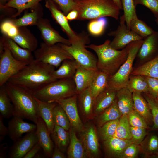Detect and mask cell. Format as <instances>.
Instances as JSON below:
<instances>
[{"label":"cell","instance_id":"6da1fadb","mask_svg":"<svg viewBox=\"0 0 158 158\" xmlns=\"http://www.w3.org/2000/svg\"><path fill=\"white\" fill-rule=\"evenodd\" d=\"M55 67L35 59L7 82L20 87L32 94L57 79L53 77Z\"/></svg>","mask_w":158,"mask_h":158},{"label":"cell","instance_id":"7a4b0ae2","mask_svg":"<svg viewBox=\"0 0 158 158\" xmlns=\"http://www.w3.org/2000/svg\"><path fill=\"white\" fill-rule=\"evenodd\" d=\"M110 41L107 40L99 45L91 44L85 46L93 50L97 54L98 59L97 68L109 76L114 74L126 60L131 42L126 47L119 50L112 47Z\"/></svg>","mask_w":158,"mask_h":158},{"label":"cell","instance_id":"3957f363","mask_svg":"<svg viewBox=\"0 0 158 158\" xmlns=\"http://www.w3.org/2000/svg\"><path fill=\"white\" fill-rule=\"evenodd\" d=\"M4 85L13 106V116L27 119L35 124L40 117L33 95L8 82Z\"/></svg>","mask_w":158,"mask_h":158},{"label":"cell","instance_id":"277c9868","mask_svg":"<svg viewBox=\"0 0 158 158\" xmlns=\"http://www.w3.org/2000/svg\"><path fill=\"white\" fill-rule=\"evenodd\" d=\"M77 20H90L110 17L118 20L120 10L113 0H74Z\"/></svg>","mask_w":158,"mask_h":158},{"label":"cell","instance_id":"5b68a950","mask_svg":"<svg viewBox=\"0 0 158 158\" xmlns=\"http://www.w3.org/2000/svg\"><path fill=\"white\" fill-rule=\"evenodd\" d=\"M77 93L73 78L58 79L32 94L37 99L48 102H56Z\"/></svg>","mask_w":158,"mask_h":158},{"label":"cell","instance_id":"8992f818","mask_svg":"<svg viewBox=\"0 0 158 158\" xmlns=\"http://www.w3.org/2000/svg\"><path fill=\"white\" fill-rule=\"evenodd\" d=\"M143 40H136L131 42L126 60L114 74L109 76L108 87L116 91L127 87L133 69L134 62Z\"/></svg>","mask_w":158,"mask_h":158},{"label":"cell","instance_id":"52a82bcc","mask_svg":"<svg viewBox=\"0 0 158 158\" xmlns=\"http://www.w3.org/2000/svg\"><path fill=\"white\" fill-rule=\"evenodd\" d=\"M35 59L43 63L58 68L62 61L67 59H73L61 46L60 43L49 45L44 42L34 51Z\"/></svg>","mask_w":158,"mask_h":158},{"label":"cell","instance_id":"ba28073f","mask_svg":"<svg viewBox=\"0 0 158 158\" xmlns=\"http://www.w3.org/2000/svg\"><path fill=\"white\" fill-rule=\"evenodd\" d=\"M60 44L79 66L88 69L98 70L97 59L94 54L86 49L85 43L78 42L71 45Z\"/></svg>","mask_w":158,"mask_h":158},{"label":"cell","instance_id":"9c48e42d","mask_svg":"<svg viewBox=\"0 0 158 158\" xmlns=\"http://www.w3.org/2000/svg\"><path fill=\"white\" fill-rule=\"evenodd\" d=\"M45 6L51 13L52 16L61 26L68 37L71 45L74 43L87 41L88 35L85 32L76 33L71 27L66 16L51 0H45Z\"/></svg>","mask_w":158,"mask_h":158},{"label":"cell","instance_id":"30bf717a","mask_svg":"<svg viewBox=\"0 0 158 158\" xmlns=\"http://www.w3.org/2000/svg\"><path fill=\"white\" fill-rule=\"evenodd\" d=\"M0 55V87L29 63L15 59L6 47Z\"/></svg>","mask_w":158,"mask_h":158},{"label":"cell","instance_id":"8fae6325","mask_svg":"<svg viewBox=\"0 0 158 158\" xmlns=\"http://www.w3.org/2000/svg\"><path fill=\"white\" fill-rule=\"evenodd\" d=\"M120 20L119 24L117 29L108 34L110 36L114 37L110 43L112 47L117 50L122 49L132 42L144 39L128 28L123 15L120 17Z\"/></svg>","mask_w":158,"mask_h":158},{"label":"cell","instance_id":"7c38bea8","mask_svg":"<svg viewBox=\"0 0 158 158\" xmlns=\"http://www.w3.org/2000/svg\"><path fill=\"white\" fill-rule=\"evenodd\" d=\"M38 142L36 130L26 133L24 136L13 142L9 147L7 157L23 158Z\"/></svg>","mask_w":158,"mask_h":158},{"label":"cell","instance_id":"4fadbf2b","mask_svg":"<svg viewBox=\"0 0 158 158\" xmlns=\"http://www.w3.org/2000/svg\"><path fill=\"white\" fill-rule=\"evenodd\" d=\"M78 94L56 102L60 105L66 114L71 127L76 131L80 132L83 130V125L79 115L77 106Z\"/></svg>","mask_w":158,"mask_h":158},{"label":"cell","instance_id":"5bb4252c","mask_svg":"<svg viewBox=\"0 0 158 158\" xmlns=\"http://www.w3.org/2000/svg\"><path fill=\"white\" fill-rule=\"evenodd\" d=\"M82 141L87 157H97L99 153V144L96 129L92 124L84 126L80 132Z\"/></svg>","mask_w":158,"mask_h":158},{"label":"cell","instance_id":"9a60e30c","mask_svg":"<svg viewBox=\"0 0 158 158\" xmlns=\"http://www.w3.org/2000/svg\"><path fill=\"white\" fill-rule=\"evenodd\" d=\"M37 26L44 42L47 44L52 45L60 43L71 45L69 40L61 36L52 26L48 19L42 18Z\"/></svg>","mask_w":158,"mask_h":158},{"label":"cell","instance_id":"2e32d148","mask_svg":"<svg viewBox=\"0 0 158 158\" xmlns=\"http://www.w3.org/2000/svg\"><path fill=\"white\" fill-rule=\"evenodd\" d=\"M23 119L20 117L13 116L8 121V135L13 142L21 137L24 133L36 130V124L26 122Z\"/></svg>","mask_w":158,"mask_h":158},{"label":"cell","instance_id":"e0dca14e","mask_svg":"<svg viewBox=\"0 0 158 158\" xmlns=\"http://www.w3.org/2000/svg\"><path fill=\"white\" fill-rule=\"evenodd\" d=\"M158 47V33L154 32L143 40L136 56L142 64L150 60L157 51Z\"/></svg>","mask_w":158,"mask_h":158},{"label":"cell","instance_id":"ac0fdd59","mask_svg":"<svg viewBox=\"0 0 158 158\" xmlns=\"http://www.w3.org/2000/svg\"><path fill=\"white\" fill-rule=\"evenodd\" d=\"M35 124L36 133L43 152L46 156L51 157L53 152V145L50 134L44 121L41 117Z\"/></svg>","mask_w":158,"mask_h":158},{"label":"cell","instance_id":"d6986e66","mask_svg":"<svg viewBox=\"0 0 158 158\" xmlns=\"http://www.w3.org/2000/svg\"><path fill=\"white\" fill-rule=\"evenodd\" d=\"M97 70L87 69L78 65L73 78L77 94L90 87Z\"/></svg>","mask_w":158,"mask_h":158},{"label":"cell","instance_id":"ffe728a7","mask_svg":"<svg viewBox=\"0 0 158 158\" xmlns=\"http://www.w3.org/2000/svg\"><path fill=\"white\" fill-rule=\"evenodd\" d=\"M22 48L32 52L37 48V39L26 27L18 28V32L15 36L10 38Z\"/></svg>","mask_w":158,"mask_h":158},{"label":"cell","instance_id":"44dd1931","mask_svg":"<svg viewBox=\"0 0 158 158\" xmlns=\"http://www.w3.org/2000/svg\"><path fill=\"white\" fill-rule=\"evenodd\" d=\"M0 38L2 40L5 47L9 49L16 59L28 63H30L35 59L32 52L22 48L11 38L4 35Z\"/></svg>","mask_w":158,"mask_h":158},{"label":"cell","instance_id":"7402d4cb","mask_svg":"<svg viewBox=\"0 0 158 158\" xmlns=\"http://www.w3.org/2000/svg\"><path fill=\"white\" fill-rule=\"evenodd\" d=\"M30 9H31L30 12H26L20 18L11 19L18 28L37 25L39 20L42 18L43 9L40 3Z\"/></svg>","mask_w":158,"mask_h":158},{"label":"cell","instance_id":"603a6c76","mask_svg":"<svg viewBox=\"0 0 158 158\" xmlns=\"http://www.w3.org/2000/svg\"><path fill=\"white\" fill-rule=\"evenodd\" d=\"M132 143L131 140L122 139L115 137L103 141L107 154L111 157L118 158H120L126 147Z\"/></svg>","mask_w":158,"mask_h":158},{"label":"cell","instance_id":"cb8c5ba5","mask_svg":"<svg viewBox=\"0 0 158 158\" xmlns=\"http://www.w3.org/2000/svg\"><path fill=\"white\" fill-rule=\"evenodd\" d=\"M116 91L107 87L96 98L93 111L98 115L109 107L116 98Z\"/></svg>","mask_w":158,"mask_h":158},{"label":"cell","instance_id":"d4e9b609","mask_svg":"<svg viewBox=\"0 0 158 158\" xmlns=\"http://www.w3.org/2000/svg\"><path fill=\"white\" fill-rule=\"evenodd\" d=\"M34 97L36 101L39 114L44 121L51 134L53 132L55 126L53 118V110L57 103L45 102L37 99L34 96Z\"/></svg>","mask_w":158,"mask_h":158},{"label":"cell","instance_id":"484cf974","mask_svg":"<svg viewBox=\"0 0 158 158\" xmlns=\"http://www.w3.org/2000/svg\"><path fill=\"white\" fill-rule=\"evenodd\" d=\"M70 142L67 151L69 158L87 157L84 146L80 139L76 136V131L72 127L69 129Z\"/></svg>","mask_w":158,"mask_h":158},{"label":"cell","instance_id":"4316f807","mask_svg":"<svg viewBox=\"0 0 158 158\" xmlns=\"http://www.w3.org/2000/svg\"><path fill=\"white\" fill-rule=\"evenodd\" d=\"M116 99L118 107L122 115H128L133 109V93L127 87L117 91Z\"/></svg>","mask_w":158,"mask_h":158},{"label":"cell","instance_id":"83f0119b","mask_svg":"<svg viewBox=\"0 0 158 158\" xmlns=\"http://www.w3.org/2000/svg\"><path fill=\"white\" fill-rule=\"evenodd\" d=\"M133 109L139 113L144 118L147 124L151 125L153 123L150 109L148 103L141 94V93H133Z\"/></svg>","mask_w":158,"mask_h":158},{"label":"cell","instance_id":"f1b7e54d","mask_svg":"<svg viewBox=\"0 0 158 158\" xmlns=\"http://www.w3.org/2000/svg\"><path fill=\"white\" fill-rule=\"evenodd\" d=\"M78 64L74 59H67L63 61L57 70L53 73L56 79L73 78Z\"/></svg>","mask_w":158,"mask_h":158},{"label":"cell","instance_id":"f546056e","mask_svg":"<svg viewBox=\"0 0 158 158\" xmlns=\"http://www.w3.org/2000/svg\"><path fill=\"white\" fill-rule=\"evenodd\" d=\"M130 75H141L158 79V55L133 68Z\"/></svg>","mask_w":158,"mask_h":158},{"label":"cell","instance_id":"4dcf8cb0","mask_svg":"<svg viewBox=\"0 0 158 158\" xmlns=\"http://www.w3.org/2000/svg\"><path fill=\"white\" fill-rule=\"evenodd\" d=\"M50 135L56 146L63 153L65 152L70 142L69 132L60 126L55 125Z\"/></svg>","mask_w":158,"mask_h":158},{"label":"cell","instance_id":"1f68e13d","mask_svg":"<svg viewBox=\"0 0 158 158\" xmlns=\"http://www.w3.org/2000/svg\"><path fill=\"white\" fill-rule=\"evenodd\" d=\"M109 76L105 73L97 71L89 87L95 100L97 96L108 87Z\"/></svg>","mask_w":158,"mask_h":158},{"label":"cell","instance_id":"d6a6232c","mask_svg":"<svg viewBox=\"0 0 158 158\" xmlns=\"http://www.w3.org/2000/svg\"><path fill=\"white\" fill-rule=\"evenodd\" d=\"M80 108L86 117L90 116L93 110L95 100L89 88L78 94Z\"/></svg>","mask_w":158,"mask_h":158},{"label":"cell","instance_id":"836d02e7","mask_svg":"<svg viewBox=\"0 0 158 158\" xmlns=\"http://www.w3.org/2000/svg\"><path fill=\"white\" fill-rule=\"evenodd\" d=\"M122 115L116 98L109 107L99 114L97 121L99 126L100 127L107 122L119 119Z\"/></svg>","mask_w":158,"mask_h":158},{"label":"cell","instance_id":"e575fe53","mask_svg":"<svg viewBox=\"0 0 158 158\" xmlns=\"http://www.w3.org/2000/svg\"><path fill=\"white\" fill-rule=\"evenodd\" d=\"M132 93H148L149 87L145 76L139 75H130L126 87Z\"/></svg>","mask_w":158,"mask_h":158},{"label":"cell","instance_id":"d590c367","mask_svg":"<svg viewBox=\"0 0 158 158\" xmlns=\"http://www.w3.org/2000/svg\"><path fill=\"white\" fill-rule=\"evenodd\" d=\"M0 87V115L3 118H9L13 116V106L4 85Z\"/></svg>","mask_w":158,"mask_h":158},{"label":"cell","instance_id":"8d00e7d4","mask_svg":"<svg viewBox=\"0 0 158 158\" xmlns=\"http://www.w3.org/2000/svg\"><path fill=\"white\" fill-rule=\"evenodd\" d=\"M130 29L144 39L153 33L154 31L143 21L136 16L131 20Z\"/></svg>","mask_w":158,"mask_h":158},{"label":"cell","instance_id":"74e56055","mask_svg":"<svg viewBox=\"0 0 158 158\" xmlns=\"http://www.w3.org/2000/svg\"><path fill=\"white\" fill-rule=\"evenodd\" d=\"M43 0H11L4 5L15 8L17 10L16 13L12 17L15 18L24 10L35 6Z\"/></svg>","mask_w":158,"mask_h":158},{"label":"cell","instance_id":"f35d334b","mask_svg":"<svg viewBox=\"0 0 158 158\" xmlns=\"http://www.w3.org/2000/svg\"><path fill=\"white\" fill-rule=\"evenodd\" d=\"M53 118L55 125L60 126L66 131L69 130L71 126L68 116L61 106L58 103L54 108Z\"/></svg>","mask_w":158,"mask_h":158},{"label":"cell","instance_id":"ab89813d","mask_svg":"<svg viewBox=\"0 0 158 158\" xmlns=\"http://www.w3.org/2000/svg\"><path fill=\"white\" fill-rule=\"evenodd\" d=\"M113 137L124 139H131L130 125L127 115H122L119 118L116 132Z\"/></svg>","mask_w":158,"mask_h":158},{"label":"cell","instance_id":"60d3db41","mask_svg":"<svg viewBox=\"0 0 158 158\" xmlns=\"http://www.w3.org/2000/svg\"><path fill=\"white\" fill-rule=\"evenodd\" d=\"M119 119L107 122L99 127L98 131L99 135L103 141L114 136Z\"/></svg>","mask_w":158,"mask_h":158},{"label":"cell","instance_id":"b9f144b4","mask_svg":"<svg viewBox=\"0 0 158 158\" xmlns=\"http://www.w3.org/2000/svg\"><path fill=\"white\" fill-rule=\"evenodd\" d=\"M123 16L128 28L130 29V26L132 18L137 16L135 6L133 0H121Z\"/></svg>","mask_w":158,"mask_h":158},{"label":"cell","instance_id":"7bdbcfd3","mask_svg":"<svg viewBox=\"0 0 158 158\" xmlns=\"http://www.w3.org/2000/svg\"><path fill=\"white\" fill-rule=\"evenodd\" d=\"M107 21L104 17L92 20L88 24V30L91 35L98 36L103 33Z\"/></svg>","mask_w":158,"mask_h":158},{"label":"cell","instance_id":"ee69618b","mask_svg":"<svg viewBox=\"0 0 158 158\" xmlns=\"http://www.w3.org/2000/svg\"><path fill=\"white\" fill-rule=\"evenodd\" d=\"M144 97L147 102L152 114L153 125L152 129H158V101L147 93H144Z\"/></svg>","mask_w":158,"mask_h":158},{"label":"cell","instance_id":"f6af8a7d","mask_svg":"<svg viewBox=\"0 0 158 158\" xmlns=\"http://www.w3.org/2000/svg\"><path fill=\"white\" fill-rule=\"evenodd\" d=\"M0 29L3 35L9 38L16 36L18 32V28L14 24L11 19H6L0 25Z\"/></svg>","mask_w":158,"mask_h":158},{"label":"cell","instance_id":"bcb514c9","mask_svg":"<svg viewBox=\"0 0 158 158\" xmlns=\"http://www.w3.org/2000/svg\"><path fill=\"white\" fill-rule=\"evenodd\" d=\"M127 116L130 126L145 129L148 128L147 124L145 120L139 113L134 109Z\"/></svg>","mask_w":158,"mask_h":158},{"label":"cell","instance_id":"7dc6e473","mask_svg":"<svg viewBox=\"0 0 158 158\" xmlns=\"http://www.w3.org/2000/svg\"><path fill=\"white\" fill-rule=\"evenodd\" d=\"M144 147L143 150L147 154H157L158 153V137L154 135L149 136L146 140Z\"/></svg>","mask_w":158,"mask_h":158},{"label":"cell","instance_id":"c3c4849f","mask_svg":"<svg viewBox=\"0 0 158 158\" xmlns=\"http://www.w3.org/2000/svg\"><path fill=\"white\" fill-rule=\"evenodd\" d=\"M66 16L70 11L75 9L74 0H51Z\"/></svg>","mask_w":158,"mask_h":158},{"label":"cell","instance_id":"681fc988","mask_svg":"<svg viewBox=\"0 0 158 158\" xmlns=\"http://www.w3.org/2000/svg\"><path fill=\"white\" fill-rule=\"evenodd\" d=\"M146 129L130 126L131 140L133 143L138 145L142 142L146 135Z\"/></svg>","mask_w":158,"mask_h":158},{"label":"cell","instance_id":"f907efd6","mask_svg":"<svg viewBox=\"0 0 158 158\" xmlns=\"http://www.w3.org/2000/svg\"><path fill=\"white\" fill-rule=\"evenodd\" d=\"M135 6L138 4L143 5L150 10L158 18V0H133Z\"/></svg>","mask_w":158,"mask_h":158},{"label":"cell","instance_id":"816d5d0a","mask_svg":"<svg viewBox=\"0 0 158 158\" xmlns=\"http://www.w3.org/2000/svg\"><path fill=\"white\" fill-rule=\"evenodd\" d=\"M138 145L133 143L129 145L124 150L120 158H134L136 157L139 152Z\"/></svg>","mask_w":158,"mask_h":158},{"label":"cell","instance_id":"f5cc1de1","mask_svg":"<svg viewBox=\"0 0 158 158\" xmlns=\"http://www.w3.org/2000/svg\"><path fill=\"white\" fill-rule=\"evenodd\" d=\"M145 77L148 83L149 92L153 97L156 98L158 96V79L147 76Z\"/></svg>","mask_w":158,"mask_h":158},{"label":"cell","instance_id":"db71d44e","mask_svg":"<svg viewBox=\"0 0 158 158\" xmlns=\"http://www.w3.org/2000/svg\"><path fill=\"white\" fill-rule=\"evenodd\" d=\"M41 149H42L41 146L38 142L26 154L23 158H35Z\"/></svg>","mask_w":158,"mask_h":158},{"label":"cell","instance_id":"11a10c76","mask_svg":"<svg viewBox=\"0 0 158 158\" xmlns=\"http://www.w3.org/2000/svg\"><path fill=\"white\" fill-rule=\"evenodd\" d=\"M3 118L0 115V142L3 141L5 136L8 135V128L4 124Z\"/></svg>","mask_w":158,"mask_h":158},{"label":"cell","instance_id":"9f6ffc18","mask_svg":"<svg viewBox=\"0 0 158 158\" xmlns=\"http://www.w3.org/2000/svg\"><path fill=\"white\" fill-rule=\"evenodd\" d=\"M9 148L7 143H0V158H5L8 157Z\"/></svg>","mask_w":158,"mask_h":158},{"label":"cell","instance_id":"6f0895ef","mask_svg":"<svg viewBox=\"0 0 158 158\" xmlns=\"http://www.w3.org/2000/svg\"><path fill=\"white\" fill-rule=\"evenodd\" d=\"M59 148L55 146L53 151L52 158H65L66 156Z\"/></svg>","mask_w":158,"mask_h":158},{"label":"cell","instance_id":"680465c9","mask_svg":"<svg viewBox=\"0 0 158 158\" xmlns=\"http://www.w3.org/2000/svg\"><path fill=\"white\" fill-rule=\"evenodd\" d=\"M66 16L68 21L77 20L78 16V11L75 9L72 10L70 11Z\"/></svg>","mask_w":158,"mask_h":158},{"label":"cell","instance_id":"91938a15","mask_svg":"<svg viewBox=\"0 0 158 158\" xmlns=\"http://www.w3.org/2000/svg\"><path fill=\"white\" fill-rule=\"evenodd\" d=\"M113 1L120 10L123 9L121 0H113Z\"/></svg>","mask_w":158,"mask_h":158},{"label":"cell","instance_id":"94428289","mask_svg":"<svg viewBox=\"0 0 158 158\" xmlns=\"http://www.w3.org/2000/svg\"><path fill=\"white\" fill-rule=\"evenodd\" d=\"M11 0H0V5H4Z\"/></svg>","mask_w":158,"mask_h":158},{"label":"cell","instance_id":"6125c7cd","mask_svg":"<svg viewBox=\"0 0 158 158\" xmlns=\"http://www.w3.org/2000/svg\"><path fill=\"white\" fill-rule=\"evenodd\" d=\"M157 154V155L156 156V157L158 158V153Z\"/></svg>","mask_w":158,"mask_h":158},{"label":"cell","instance_id":"be15d7a7","mask_svg":"<svg viewBox=\"0 0 158 158\" xmlns=\"http://www.w3.org/2000/svg\"><path fill=\"white\" fill-rule=\"evenodd\" d=\"M157 24L158 25V18H157Z\"/></svg>","mask_w":158,"mask_h":158},{"label":"cell","instance_id":"e7e4bbea","mask_svg":"<svg viewBox=\"0 0 158 158\" xmlns=\"http://www.w3.org/2000/svg\"><path fill=\"white\" fill-rule=\"evenodd\" d=\"M156 98H157V100L158 101V96H157Z\"/></svg>","mask_w":158,"mask_h":158}]
</instances>
